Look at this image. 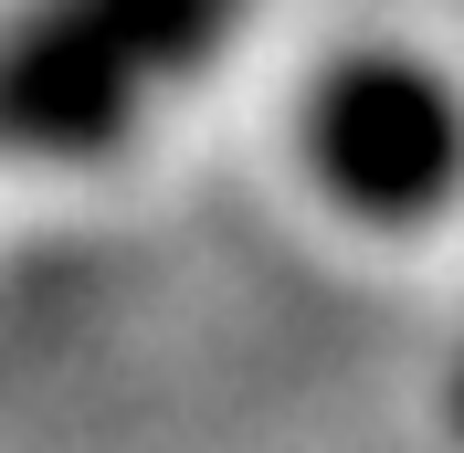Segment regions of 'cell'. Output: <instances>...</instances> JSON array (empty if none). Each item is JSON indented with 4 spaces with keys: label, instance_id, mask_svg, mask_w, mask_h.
I'll return each instance as SVG.
<instances>
[{
    "label": "cell",
    "instance_id": "1",
    "mask_svg": "<svg viewBox=\"0 0 464 453\" xmlns=\"http://www.w3.org/2000/svg\"><path fill=\"white\" fill-rule=\"evenodd\" d=\"M295 138H306L317 190L348 222L411 232L464 200V95L443 63L401 53V43H359V53L317 63Z\"/></svg>",
    "mask_w": 464,
    "mask_h": 453
},
{
    "label": "cell",
    "instance_id": "2",
    "mask_svg": "<svg viewBox=\"0 0 464 453\" xmlns=\"http://www.w3.org/2000/svg\"><path fill=\"white\" fill-rule=\"evenodd\" d=\"M53 11L85 32L95 53H116L148 95H169V85H190L201 63L232 53V32H243L254 0H53Z\"/></svg>",
    "mask_w": 464,
    "mask_h": 453
},
{
    "label": "cell",
    "instance_id": "3",
    "mask_svg": "<svg viewBox=\"0 0 464 453\" xmlns=\"http://www.w3.org/2000/svg\"><path fill=\"white\" fill-rule=\"evenodd\" d=\"M454 432H464V369H454Z\"/></svg>",
    "mask_w": 464,
    "mask_h": 453
}]
</instances>
